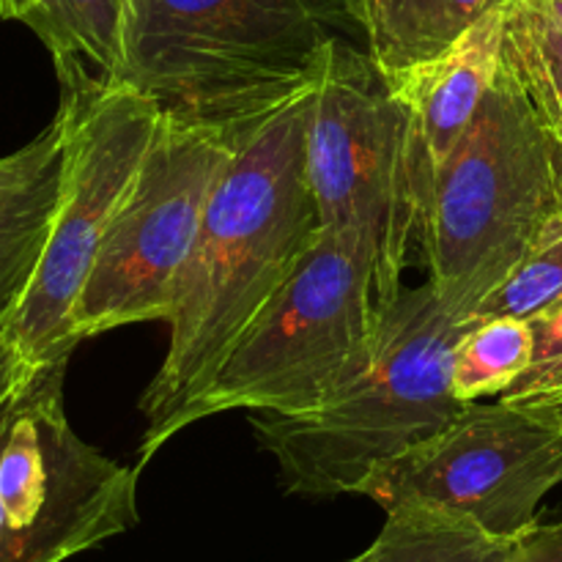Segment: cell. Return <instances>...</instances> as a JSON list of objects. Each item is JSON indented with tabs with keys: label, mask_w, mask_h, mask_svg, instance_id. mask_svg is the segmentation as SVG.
<instances>
[{
	"label": "cell",
	"mask_w": 562,
	"mask_h": 562,
	"mask_svg": "<svg viewBox=\"0 0 562 562\" xmlns=\"http://www.w3.org/2000/svg\"><path fill=\"white\" fill-rule=\"evenodd\" d=\"M66 126L64 187L31 289L3 338L27 366L69 360L71 311L104 234L140 168L162 110L126 82L60 91Z\"/></svg>",
	"instance_id": "obj_8"
},
{
	"label": "cell",
	"mask_w": 562,
	"mask_h": 562,
	"mask_svg": "<svg viewBox=\"0 0 562 562\" xmlns=\"http://www.w3.org/2000/svg\"><path fill=\"white\" fill-rule=\"evenodd\" d=\"M499 0H355L366 53L384 80L404 77L456 47Z\"/></svg>",
	"instance_id": "obj_13"
},
{
	"label": "cell",
	"mask_w": 562,
	"mask_h": 562,
	"mask_svg": "<svg viewBox=\"0 0 562 562\" xmlns=\"http://www.w3.org/2000/svg\"><path fill=\"white\" fill-rule=\"evenodd\" d=\"M33 371V366H27L20 357V351L9 344L5 338H0V401L5 395H11L16 390V384Z\"/></svg>",
	"instance_id": "obj_22"
},
{
	"label": "cell",
	"mask_w": 562,
	"mask_h": 562,
	"mask_svg": "<svg viewBox=\"0 0 562 562\" xmlns=\"http://www.w3.org/2000/svg\"><path fill=\"white\" fill-rule=\"evenodd\" d=\"M313 91L236 140L209 198L195 245L176 280L168 355L140 395L146 428L137 470L168 442L176 412L217 371L322 231L307 179Z\"/></svg>",
	"instance_id": "obj_1"
},
{
	"label": "cell",
	"mask_w": 562,
	"mask_h": 562,
	"mask_svg": "<svg viewBox=\"0 0 562 562\" xmlns=\"http://www.w3.org/2000/svg\"><path fill=\"white\" fill-rule=\"evenodd\" d=\"M503 9L505 0H499L442 58L390 82L384 80L404 104L406 165L420 239L439 168L467 135L497 75Z\"/></svg>",
	"instance_id": "obj_11"
},
{
	"label": "cell",
	"mask_w": 562,
	"mask_h": 562,
	"mask_svg": "<svg viewBox=\"0 0 562 562\" xmlns=\"http://www.w3.org/2000/svg\"><path fill=\"white\" fill-rule=\"evenodd\" d=\"M510 9L562 53V0H508Z\"/></svg>",
	"instance_id": "obj_20"
},
{
	"label": "cell",
	"mask_w": 562,
	"mask_h": 562,
	"mask_svg": "<svg viewBox=\"0 0 562 562\" xmlns=\"http://www.w3.org/2000/svg\"><path fill=\"white\" fill-rule=\"evenodd\" d=\"M22 22L53 55L60 91L121 82L126 0H42Z\"/></svg>",
	"instance_id": "obj_14"
},
{
	"label": "cell",
	"mask_w": 562,
	"mask_h": 562,
	"mask_svg": "<svg viewBox=\"0 0 562 562\" xmlns=\"http://www.w3.org/2000/svg\"><path fill=\"white\" fill-rule=\"evenodd\" d=\"M472 322L448 311L431 283L401 289L384 307L373 360L322 409L250 412L280 486L302 497L360 494L379 467L442 431L467 406L453 393V357Z\"/></svg>",
	"instance_id": "obj_3"
},
{
	"label": "cell",
	"mask_w": 562,
	"mask_h": 562,
	"mask_svg": "<svg viewBox=\"0 0 562 562\" xmlns=\"http://www.w3.org/2000/svg\"><path fill=\"white\" fill-rule=\"evenodd\" d=\"M532 357L530 322L508 316L475 318L453 357V393L464 404L510 390Z\"/></svg>",
	"instance_id": "obj_16"
},
{
	"label": "cell",
	"mask_w": 562,
	"mask_h": 562,
	"mask_svg": "<svg viewBox=\"0 0 562 562\" xmlns=\"http://www.w3.org/2000/svg\"><path fill=\"white\" fill-rule=\"evenodd\" d=\"M499 64L514 77L543 130H562V53L538 36L505 0Z\"/></svg>",
	"instance_id": "obj_18"
},
{
	"label": "cell",
	"mask_w": 562,
	"mask_h": 562,
	"mask_svg": "<svg viewBox=\"0 0 562 562\" xmlns=\"http://www.w3.org/2000/svg\"><path fill=\"white\" fill-rule=\"evenodd\" d=\"M554 214L543 126L497 64L475 121L439 168L423 228L428 283L442 305L475 316Z\"/></svg>",
	"instance_id": "obj_5"
},
{
	"label": "cell",
	"mask_w": 562,
	"mask_h": 562,
	"mask_svg": "<svg viewBox=\"0 0 562 562\" xmlns=\"http://www.w3.org/2000/svg\"><path fill=\"white\" fill-rule=\"evenodd\" d=\"M44 143H47V132H42V135L33 137L27 146H22L20 151L9 154V157H0V181H9L14 179V176H20L22 170L31 168L33 162H36V157L42 154Z\"/></svg>",
	"instance_id": "obj_23"
},
{
	"label": "cell",
	"mask_w": 562,
	"mask_h": 562,
	"mask_svg": "<svg viewBox=\"0 0 562 562\" xmlns=\"http://www.w3.org/2000/svg\"><path fill=\"white\" fill-rule=\"evenodd\" d=\"M44 132L47 143L36 162L0 181V338L36 278L64 187V119L55 115Z\"/></svg>",
	"instance_id": "obj_12"
},
{
	"label": "cell",
	"mask_w": 562,
	"mask_h": 562,
	"mask_svg": "<svg viewBox=\"0 0 562 562\" xmlns=\"http://www.w3.org/2000/svg\"><path fill=\"white\" fill-rule=\"evenodd\" d=\"M530 327V366L499 398L562 417V305L532 318Z\"/></svg>",
	"instance_id": "obj_19"
},
{
	"label": "cell",
	"mask_w": 562,
	"mask_h": 562,
	"mask_svg": "<svg viewBox=\"0 0 562 562\" xmlns=\"http://www.w3.org/2000/svg\"><path fill=\"white\" fill-rule=\"evenodd\" d=\"M562 305V214L541 228L508 278L481 302L472 318L508 316L532 322Z\"/></svg>",
	"instance_id": "obj_17"
},
{
	"label": "cell",
	"mask_w": 562,
	"mask_h": 562,
	"mask_svg": "<svg viewBox=\"0 0 562 562\" xmlns=\"http://www.w3.org/2000/svg\"><path fill=\"white\" fill-rule=\"evenodd\" d=\"M549 148V168H552L554 198H558V212L562 214V130H543Z\"/></svg>",
	"instance_id": "obj_24"
},
{
	"label": "cell",
	"mask_w": 562,
	"mask_h": 562,
	"mask_svg": "<svg viewBox=\"0 0 562 562\" xmlns=\"http://www.w3.org/2000/svg\"><path fill=\"white\" fill-rule=\"evenodd\" d=\"M516 562H562V519L552 525L538 521L519 538Z\"/></svg>",
	"instance_id": "obj_21"
},
{
	"label": "cell",
	"mask_w": 562,
	"mask_h": 562,
	"mask_svg": "<svg viewBox=\"0 0 562 562\" xmlns=\"http://www.w3.org/2000/svg\"><path fill=\"white\" fill-rule=\"evenodd\" d=\"M349 25L355 0H126L121 82L236 143L318 86Z\"/></svg>",
	"instance_id": "obj_2"
},
{
	"label": "cell",
	"mask_w": 562,
	"mask_h": 562,
	"mask_svg": "<svg viewBox=\"0 0 562 562\" xmlns=\"http://www.w3.org/2000/svg\"><path fill=\"white\" fill-rule=\"evenodd\" d=\"M560 483L562 417L499 398L467 404L442 431L379 467L360 494L384 510L431 505L497 538H521Z\"/></svg>",
	"instance_id": "obj_10"
},
{
	"label": "cell",
	"mask_w": 562,
	"mask_h": 562,
	"mask_svg": "<svg viewBox=\"0 0 562 562\" xmlns=\"http://www.w3.org/2000/svg\"><path fill=\"white\" fill-rule=\"evenodd\" d=\"M307 179L322 228L373 258L376 300L387 307L404 289L412 245H420L406 115L371 55L340 38L313 91Z\"/></svg>",
	"instance_id": "obj_7"
},
{
	"label": "cell",
	"mask_w": 562,
	"mask_h": 562,
	"mask_svg": "<svg viewBox=\"0 0 562 562\" xmlns=\"http://www.w3.org/2000/svg\"><path fill=\"white\" fill-rule=\"evenodd\" d=\"M382 316L373 258L322 228L296 272L176 412L168 439L223 412L302 417L322 409L373 360Z\"/></svg>",
	"instance_id": "obj_4"
},
{
	"label": "cell",
	"mask_w": 562,
	"mask_h": 562,
	"mask_svg": "<svg viewBox=\"0 0 562 562\" xmlns=\"http://www.w3.org/2000/svg\"><path fill=\"white\" fill-rule=\"evenodd\" d=\"M346 562H371V554H368V549L362 554H357V558H351V560H346Z\"/></svg>",
	"instance_id": "obj_26"
},
{
	"label": "cell",
	"mask_w": 562,
	"mask_h": 562,
	"mask_svg": "<svg viewBox=\"0 0 562 562\" xmlns=\"http://www.w3.org/2000/svg\"><path fill=\"white\" fill-rule=\"evenodd\" d=\"M66 362L0 401V562H66L137 525V467L82 442L64 409Z\"/></svg>",
	"instance_id": "obj_6"
},
{
	"label": "cell",
	"mask_w": 562,
	"mask_h": 562,
	"mask_svg": "<svg viewBox=\"0 0 562 562\" xmlns=\"http://www.w3.org/2000/svg\"><path fill=\"white\" fill-rule=\"evenodd\" d=\"M42 0H0V16L3 20H25Z\"/></svg>",
	"instance_id": "obj_25"
},
{
	"label": "cell",
	"mask_w": 562,
	"mask_h": 562,
	"mask_svg": "<svg viewBox=\"0 0 562 562\" xmlns=\"http://www.w3.org/2000/svg\"><path fill=\"white\" fill-rule=\"evenodd\" d=\"M234 148L214 126L159 115L71 311L77 344L126 324L168 322L176 280Z\"/></svg>",
	"instance_id": "obj_9"
},
{
	"label": "cell",
	"mask_w": 562,
	"mask_h": 562,
	"mask_svg": "<svg viewBox=\"0 0 562 562\" xmlns=\"http://www.w3.org/2000/svg\"><path fill=\"white\" fill-rule=\"evenodd\" d=\"M519 538H497L431 505H395L368 547L371 562H516Z\"/></svg>",
	"instance_id": "obj_15"
}]
</instances>
